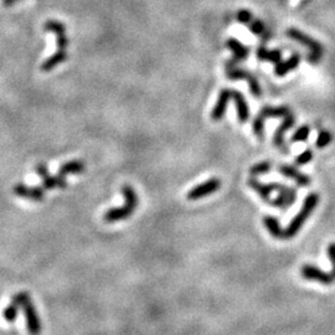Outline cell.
I'll use <instances>...</instances> for the list:
<instances>
[{
	"label": "cell",
	"mask_w": 335,
	"mask_h": 335,
	"mask_svg": "<svg viewBox=\"0 0 335 335\" xmlns=\"http://www.w3.org/2000/svg\"><path fill=\"white\" fill-rule=\"evenodd\" d=\"M247 26H248V29H250V31L252 34L258 35V36H261V35L264 34V24L262 23L261 20L253 19V20H252Z\"/></svg>",
	"instance_id": "obj_29"
},
{
	"label": "cell",
	"mask_w": 335,
	"mask_h": 335,
	"mask_svg": "<svg viewBox=\"0 0 335 335\" xmlns=\"http://www.w3.org/2000/svg\"><path fill=\"white\" fill-rule=\"evenodd\" d=\"M309 134H310L309 125H302V127H299L298 129L293 133V136H292V138H291V142L292 143L305 142L308 138H309Z\"/></svg>",
	"instance_id": "obj_24"
},
{
	"label": "cell",
	"mask_w": 335,
	"mask_h": 335,
	"mask_svg": "<svg viewBox=\"0 0 335 335\" xmlns=\"http://www.w3.org/2000/svg\"><path fill=\"white\" fill-rule=\"evenodd\" d=\"M56 44H57L58 50H66L67 45H69V39H67L66 34L56 35Z\"/></svg>",
	"instance_id": "obj_33"
},
{
	"label": "cell",
	"mask_w": 335,
	"mask_h": 335,
	"mask_svg": "<svg viewBox=\"0 0 335 335\" xmlns=\"http://www.w3.org/2000/svg\"><path fill=\"white\" fill-rule=\"evenodd\" d=\"M271 169H272L271 162H259L250 168V174L251 176H259L267 174Z\"/></svg>",
	"instance_id": "obj_23"
},
{
	"label": "cell",
	"mask_w": 335,
	"mask_h": 335,
	"mask_svg": "<svg viewBox=\"0 0 335 335\" xmlns=\"http://www.w3.org/2000/svg\"><path fill=\"white\" fill-rule=\"evenodd\" d=\"M44 30L50 31V33H53L55 35L66 34V26L62 23H60V21L49 20L44 25Z\"/></svg>",
	"instance_id": "obj_26"
},
{
	"label": "cell",
	"mask_w": 335,
	"mask_h": 335,
	"mask_svg": "<svg viewBox=\"0 0 335 335\" xmlns=\"http://www.w3.org/2000/svg\"><path fill=\"white\" fill-rule=\"evenodd\" d=\"M35 169H36L37 175L41 178L42 187H44V189H46V190L65 189V187L67 186V181H66L65 176L60 175V174H58L57 176L50 175L49 169H47V167L44 164V163H39Z\"/></svg>",
	"instance_id": "obj_8"
},
{
	"label": "cell",
	"mask_w": 335,
	"mask_h": 335,
	"mask_svg": "<svg viewBox=\"0 0 335 335\" xmlns=\"http://www.w3.org/2000/svg\"><path fill=\"white\" fill-rule=\"evenodd\" d=\"M287 36H288L289 39L294 40V41L299 42V44H302L303 46H305L309 50L308 61H309L312 65L319 63V61L321 60V57H323L324 55V47L320 42H318L317 40L313 39L312 36L303 33V31L298 30V29H288V30H287Z\"/></svg>",
	"instance_id": "obj_4"
},
{
	"label": "cell",
	"mask_w": 335,
	"mask_h": 335,
	"mask_svg": "<svg viewBox=\"0 0 335 335\" xmlns=\"http://www.w3.org/2000/svg\"><path fill=\"white\" fill-rule=\"evenodd\" d=\"M310 2H313V0H301V2H299L298 9H302V8H304V7H307V5H309Z\"/></svg>",
	"instance_id": "obj_35"
},
{
	"label": "cell",
	"mask_w": 335,
	"mask_h": 335,
	"mask_svg": "<svg viewBox=\"0 0 335 335\" xmlns=\"http://www.w3.org/2000/svg\"><path fill=\"white\" fill-rule=\"evenodd\" d=\"M301 276L307 281H314L323 286H330L335 282V277L331 272H325L313 264H304L301 268Z\"/></svg>",
	"instance_id": "obj_6"
},
{
	"label": "cell",
	"mask_w": 335,
	"mask_h": 335,
	"mask_svg": "<svg viewBox=\"0 0 335 335\" xmlns=\"http://www.w3.org/2000/svg\"><path fill=\"white\" fill-rule=\"evenodd\" d=\"M232 100H234L236 104V109H237V118L240 123L247 122L248 117H250V109H248V104L246 98L243 97L242 93L240 91H232Z\"/></svg>",
	"instance_id": "obj_13"
},
{
	"label": "cell",
	"mask_w": 335,
	"mask_h": 335,
	"mask_svg": "<svg viewBox=\"0 0 335 335\" xmlns=\"http://www.w3.org/2000/svg\"><path fill=\"white\" fill-rule=\"evenodd\" d=\"M326 252H328V257L331 262V273H333L335 277V242L329 243Z\"/></svg>",
	"instance_id": "obj_32"
},
{
	"label": "cell",
	"mask_w": 335,
	"mask_h": 335,
	"mask_svg": "<svg viewBox=\"0 0 335 335\" xmlns=\"http://www.w3.org/2000/svg\"><path fill=\"white\" fill-rule=\"evenodd\" d=\"M263 225L273 238H280V240H283L285 230L282 229L280 221H278L275 216H264Z\"/></svg>",
	"instance_id": "obj_18"
},
{
	"label": "cell",
	"mask_w": 335,
	"mask_h": 335,
	"mask_svg": "<svg viewBox=\"0 0 335 335\" xmlns=\"http://www.w3.org/2000/svg\"><path fill=\"white\" fill-rule=\"evenodd\" d=\"M263 118H285L288 114H291V109L288 107L282 106V107H263V108L259 111Z\"/></svg>",
	"instance_id": "obj_20"
},
{
	"label": "cell",
	"mask_w": 335,
	"mask_h": 335,
	"mask_svg": "<svg viewBox=\"0 0 335 335\" xmlns=\"http://www.w3.org/2000/svg\"><path fill=\"white\" fill-rule=\"evenodd\" d=\"M333 139H334L333 134L329 132V130L321 129L318 134V138H317V142H315V146H317L318 149L326 148V147H328L329 144L331 143V141H333Z\"/></svg>",
	"instance_id": "obj_22"
},
{
	"label": "cell",
	"mask_w": 335,
	"mask_h": 335,
	"mask_svg": "<svg viewBox=\"0 0 335 335\" xmlns=\"http://www.w3.org/2000/svg\"><path fill=\"white\" fill-rule=\"evenodd\" d=\"M247 184L252 190H254V191L258 194V196L261 197L262 200L266 201V203H271V201H272V199H271V195H272V191H275L272 187V184L261 183V181L257 180L254 176H252L251 179H248Z\"/></svg>",
	"instance_id": "obj_14"
},
{
	"label": "cell",
	"mask_w": 335,
	"mask_h": 335,
	"mask_svg": "<svg viewBox=\"0 0 335 335\" xmlns=\"http://www.w3.org/2000/svg\"><path fill=\"white\" fill-rule=\"evenodd\" d=\"M299 62H301V56H299L298 53H294V55H292L287 61H283V62L281 61V62H278L275 67L276 76L285 77L288 72L296 70L297 67L299 66Z\"/></svg>",
	"instance_id": "obj_15"
},
{
	"label": "cell",
	"mask_w": 335,
	"mask_h": 335,
	"mask_svg": "<svg viewBox=\"0 0 335 335\" xmlns=\"http://www.w3.org/2000/svg\"><path fill=\"white\" fill-rule=\"evenodd\" d=\"M12 302L17 303L19 307L23 308L29 334L40 335V333H41V321H40L36 308L34 307L28 292H19V293H17L14 297H13Z\"/></svg>",
	"instance_id": "obj_3"
},
{
	"label": "cell",
	"mask_w": 335,
	"mask_h": 335,
	"mask_svg": "<svg viewBox=\"0 0 335 335\" xmlns=\"http://www.w3.org/2000/svg\"><path fill=\"white\" fill-rule=\"evenodd\" d=\"M283 2H286V0H283Z\"/></svg>",
	"instance_id": "obj_37"
},
{
	"label": "cell",
	"mask_w": 335,
	"mask_h": 335,
	"mask_svg": "<svg viewBox=\"0 0 335 335\" xmlns=\"http://www.w3.org/2000/svg\"><path fill=\"white\" fill-rule=\"evenodd\" d=\"M294 123H296V118L293 114H288L283 118V122L281 123L280 127L276 129L275 137H273V144L278 148H283L285 146V134L288 132L291 128L294 127Z\"/></svg>",
	"instance_id": "obj_12"
},
{
	"label": "cell",
	"mask_w": 335,
	"mask_h": 335,
	"mask_svg": "<svg viewBox=\"0 0 335 335\" xmlns=\"http://www.w3.org/2000/svg\"><path fill=\"white\" fill-rule=\"evenodd\" d=\"M278 170H280V173L282 174L283 176H286V178L292 179V180L296 181L298 186L307 187V186H309L310 181H312L307 174L302 173V171H299L298 169L292 167V165H288V164L280 165Z\"/></svg>",
	"instance_id": "obj_9"
},
{
	"label": "cell",
	"mask_w": 335,
	"mask_h": 335,
	"mask_svg": "<svg viewBox=\"0 0 335 335\" xmlns=\"http://www.w3.org/2000/svg\"><path fill=\"white\" fill-rule=\"evenodd\" d=\"M281 58H282V52H281V50H273L268 52L267 61L272 62L273 65H277L278 62H281Z\"/></svg>",
	"instance_id": "obj_31"
},
{
	"label": "cell",
	"mask_w": 335,
	"mask_h": 335,
	"mask_svg": "<svg viewBox=\"0 0 335 335\" xmlns=\"http://www.w3.org/2000/svg\"><path fill=\"white\" fill-rule=\"evenodd\" d=\"M19 308L20 307L14 302H12V304H10L9 307L5 308L4 312H3V317H4V319L8 321V323H13V321H15V319L18 318L19 314Z\"/></svg>",
	"instance_id": "obj_27"
},
{
	"label": "cell",
	"mask_w": 335,
	"mask_h": 335,
	"mask_svg": "<svg viewBox=\"0 0 335 335\" xmlns=\"http://www.w3.org/2000/svg\"><path fill=\"white\" fill-rule=\"evenodd\" d=\"M264 122H266V118H263L261 114L258 113V116L254 118L253 124H252V130H253L254 136L262 141L263 139V132H264Z\"/></svg>",
	"instance_id": "obj_25"
},
{
	"label": "cell",
	"mask_w": 335,
	"mask_h": 335,
	"mask_svg": "<svg viewBox=\"0 0 335 335\" xmlns=\"http://www.w3.org/2000/svg\"><path fill=\"white\" fill-rule=\"evenodd\" d=\"M15 2H18V0H3V4H4V7H12Z\"/></svg>",
	"instance_id": "obj_36"
},
{
	"label": "cell",
	"mask_w": 335,
	"mask_h": 335,
	"mask_svg": "<svg viewBox=\"0 0 335 335\" xmlns=\"http://www.w3.org/2000/svg\"><path fill=\"white\" fill-rule=\"evenodd\" d=\"M14 192L17 196L24 197V199L34 200V201H41L44 200L45 192L42 187L37 186H28V185L19 183L14 186Z\"/></svg>",
	"instance_id": "obj_10"
},
{
	"label": "cell",
	"mask_w": 335,
	"mask_h": 335,
	"mask_svg": "<svg viewBox=\"0 0 335 335\" xmlns=\"http://www.w3.org/2000/svg\"><path fill=\"white\" fill-rule=\"evenodd\" d=\"M313 158H314V154H313V152L310 151V149H307V151L301 153V154H299L298 157L296 158V164L298 165V167L307 165L308 163L312 162Z\"/></svg>",
	"instance_id": "obj_28"
},
{
	"label": "cell",
	"mask_w": 335,
	"mask_h": 335,
	"mask_svg": "<svg viewBox=\"0 0 335 335\" xmlns=\"http://www.w3.org/2000/svg\"><path fill=\"white\" fill-rule=\"evenodd\" d=\"M122 194L125 201L124 205L120 206V208H112L104 213L103 219L108 224H113V222L129 219L134 214V211L137 210V208H138V195H137V191L130 185L122 186Z\"/></svg>",
	"instance_id": "obj_1"
},
{
	"label": "cell",
	"mask_w": 335,
	"mask_h": 335,
	"mask_svg": "<svg viewBox=\"0 0 335 335\" xmlns=\"http://www.w3.org/2000/svg\"><path fill=\"white\" fill-rule=\"evenodd\" d=\"M66 60H67L66 50H57L55 53H53V55H51L46 61L42 62V65L40 69H41V71H44V72H50V71H52L55 67H57L61 62H63V61H66Z\"/></svg>",
	"instance_id": "obj_17"
},
{
	"label": "cell",
	"mask_w": 335,
	"mask_h": 335,
	"mask_svg": "<svg viewBox=\"0 0 335 335\" xmlns=\"http://www.w3.org/2000/svg\"><path fill=\"white\" fill-rule=\"evenodd\" d=\"M237 20L240 21L241 24H246V25H248V24L253 20V18H252V13L246 9L240 10V12L237 13Z\"/></svg>",
	"instance_id": "obj_30"
},
{
	"label": "cell",
	"mask_w": 335,
	"mask_h": 335,
	"mask_svg": "<svg viewBox=\"0 0 335 335\" xmlns=\"http://www.w3.org/2000/svg\"><path fill=\"white\" fill-rule=\"evenodd\" d=\"M275 191H277V196L275 197L270 203L271 206H275V208L282 209V210H287L288 208H291L297 200V189L296 187H289L285 184L281 183H271Z\"/></svg>",
	"instance_id": "obj_5"
},
{
	"label": "cell",
	"mask_w": 335,
	"mask_h": 335,
	"mask_svg": "<svg viewBox=\"0 0 335 335\" xmlns=\"http://www.w3.org/2000/svg\"><path fill=\"white\" fill-rule=\"evenodd\" d=\"M318 204H319L318 192H310V194H308L307 196H305L301 210H299L298 214L291 220L289 225L285 229L283 240H289V238H293L294 236H297L299 230L303 227V225L305 224V221L309 219V216L312 215L313 211L315 210Z\"/></svg>",
	"instance_id": "obj_2"
},
{
	"label": "cell",
	"mask_w": 335,
	"mask_h": 335,
	"mask_svg": "<svg viewBox=\"0 0 335 335\" xmlns=\"http://www.w3.org/2000/svg\"><path fill=\"white\" fill-rule=\"evenodd\" d=\"M221 187V181L218 178H211L209 180L204 181L196 186L192 187L189 192H187L186 197L187 200L195 201L204 199V197H208L210 195H213L214 192H216Z\"/></svg>",
	"instance_id": "obj_7"
},
{
	"label": "cell",
	"mask_w": 335,
	"mask_h": 335,
	"mask_svg": "<svg viewBox=\"0 0 335 335\" xmlns=\"http://www.w3.org/2000/svg\"><path fill=\"white\" fill-rule=\"evenodd\" d=\"M232 97V91L229 88H224V90L220 92L218 102H216L215 107L211 111V119L219 122L225 116V112H226L227 104H229L230 98Z\"/></svg>",
	"instance_id": "obj_11"
},
{
	"label": "cell",
	"mask_w": 335,
	"mask_h": 335,
	"mask_svg": "<svg viewBox=\"0 0 335 335\" xmlns=\"http://www.w3.org/2000/svg\"><path fill=\"white\" fill-rule=\"evenodd\" d=\"M243 80H246V81L248 82V87H250L252 96H254L256 98L261 97L262 90H261V86H259V84H258V80H257L253 75L250 74V72H247V71H245Z\"/></svg>",
	"instance_id": "obj_21"
},
{
	"label": "cell",
	"mask_w": 335,
	"mask_h": 335,
	"mask_svg": "<svg viewBox=\"0 0 335 335\" xmlns=\"http://www.w3.org/2000/svg\"><path fill=\"white\" fill-rule=\"evenodd\" d=\"M268 52H270V51L266 49L264 44H261L259 45L258 50H257V58H258L259 61H267Z\"/></svg>",
	"instance_id": "obj_34"
},
{
	"label": "cell",
	"mask_w": 335,
	"mask_h": 335,
	"mask_svg": "<svg viewBox=\"0 0 335 335\" xmlns=\"http://www.w3.org/2000/svg\"><path fill=\"white\" fill-rule=\"evenodd\" d=\"M226 46L232 51L235 60L242 61V60H246V58L248 57L250 49H248V47H246L243 44H241L238 40L234 39V37H231V39L227 40Z\"/></svg>",
	"instance_id": "obj_16"
},
{
	"label": "cell",
	"mask_w": 335,
	"mask_h": 335,
	"mask_svg": "<svg viewBox=\"0 0 335 335\" xmlns=\"http://www.w3.org/2000/svg\"><path fill=\"white\" fill-rule=\"evenodd\" d=\"M86 170V165L81 160H70V162L63 163L58 169V174L62 176L71 175V174H81Z\"/></svg>",
	"instance_id": "obj_19"
}]
</instances>
